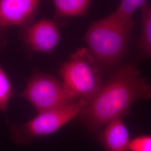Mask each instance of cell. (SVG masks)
<instances>
[{"label":"cell","instance_id":"277c9868","mask_svg":"<svg viewBox=\"0 0 151 151\" xmlns=\"http://www.w3.org/2000/svg\"><path fill=\"white\" fill-rule=\"evenodd\" d=\"M87 106L86 103L79 101L63 108L38 113L24 123H15L10 128L11 139L19 146L30 145L37 138L57 132L79 117Z\"/></svg>","mask_w":151,"mask_h":151},{"label":"cell","instance_id":"30bf717a","mask_svg":"<svg viewBox=\"0 0 151 151\" xmlns=\"http://www.w3.org/2000/svg\"><path fill=\"white\" fill-rule=\"evenodd\" d=\"M142 30L140 47L147 55L151 56V5L145 2L140 7Z\"/></svg>","mask_w":151,"mask_h":151},{"label":"cell","instance_id":"ba28073f","mask_svg":"<svg viewBox=\"0 0 151 151\" xmlns=\"http://www.w3.org/2000/svg\"><path fill=\"white\" fill-rule=\"evenodd\" d=\"M96 139L105 151H130L129 132L122 119L108 123L97 133Z\"/></svg>","mask_w":151,"mask_h":151},{"label":"cell","instance_id":"8fae6325","mask_svg":"<svg viewBox=\"0 0 151 151\" xmlns=\"http://www.w3.org/2000/svg\"><path fill=\"white\" fill-rule=\"evenodd\" d=\"M14 92L9 78L0 67V110L5 113Z\"/></svg>","mask_w":151,"mask_h":151},{"label":"cell","instance_id":"6da1fadb","mask_svg":"<svg viewBox=\"0 0 151 151\" xmlns=\"http://www.w3.org/2000/svg\"><path fill=\"white\" fill-rule=\"evenodd\" d=\"M139 99H151V85L134 65H124L103 85L79 116L87 130L97 133L114 120L122 119Z\"/></svg>","mask_w":151,"mask_h":151},{"label":"cell","instance_id":"7a4b0ae2","mask_svg":"<svg viewBox=\"0 0 151 151\" xmlns=\"http://www.w3.org/2000/svg\"><path fill=\"white\" fill-rule=\"evenodd\" d=\"M134 26L133 19L124 20L114 12L92 24L84 41L100 67L113 65L122 59Z\"/></svg>","mask_w":151,"mask_h":151},{"label":"cell","instance_id":"8992f818","mask_svg":"<svg viewBox=\"0 0 151 151\" xmlns=\"http://www.w3.org/2000/svg\"><path fill=\"white\" fill-rule=\"evenodd\" d=\"M22 38L31 50L48 54L59 43L61 35L57 22L44 19L24 27Z\"/></svg>","mask_w":151,"mask_h":151},{"label":"cell","instance_id":"4fadbf2b","mask_svg":"<svg viewBox=\"0 0 151 151\" xmlns=\"http://www.w3.org/2000/svg\"><path fill=\"white\" fill-rule=\"evenodd\" d=\"M130 151H151V135H138L130 139Z\"/></svg>","mask_w":151,"mask_h":151},{"label":"cell","instance_id":"7c38bea8","mask_svg":"<svg viewBox=\"0 0 151 151\" xmlns=\"http://www.w3.org/2000/svg\"><path fill=\"white\" fill-rule=\"evenodd\" d=\"M146 0H122L118 9L114 13L124 20H132L133 15L138 8H140Z\"/></svg>","mask_w":151,"mask_h":151},{"label":"cell","instance_id":"9c48e42d","mask_svg":"<svg viewBox=\"0 0 151 151\" xmlns=\"http://www.w3.org/2000/svg\"><path fill=\"white\" fill-rule=\"evenodd\" d=\"M55 8V17L65 20L86 14L93 0H52Z\"/></svg>","mask_w":151,"mask_h":151},{"label":"cell","instance_id":"5b68a950","mask_svg":"<svg viewBox=\"0 0 151 151\" xmlns=\"http://www.w3.org/2000/svg\"><path fill=\"white\" fill-rule=\"evenodd\" d=\"M17 96L30 103L38 113L79 101L54 76L41 72L34 73L27 81L24 90Z\"/></svg>","mask_w":151,"mask_h":151},{"label":"cell","instance_id":"3957f363","mask_svg":"<svg viewBox=\"0 0 151 151\" xmlns=\"http://www.w3.org/2000/svg\"><path fill=\"white\" fill-rule=\"evenodd\" d=\"M100 67L88 49L81 48L62 64L59 75L70 95L88 105L104 85Z\"/></svg>","mask_w":151,"mask_h":151},{"label":"cell","instance_id":"5bb4252c","mask_svg":"<svg viewBox=\"0 0 151 151\" xmlns=\"http://www.w3.org/2000/svg\"><path fill=\"white\" fill-rule=\"evenodd\" d=\"M2 29H0V49L3 48L5 45V39L2 34Z\"/></svg>","mask_w":151,"mask_h":151},{"label":"cell","instance_id":"52a82bcc","mask_svg":"<svg viewBox=\"0 0 151 151\" xmlns=\"http://www.w3.org/2000/svg\"><path fill=\"white\" fill-rule=\"evenodd\" d=\"M42 0H0V29L32 22Z\"/></svg>","mask_w":151,"mask_h":151}]
</instances>
